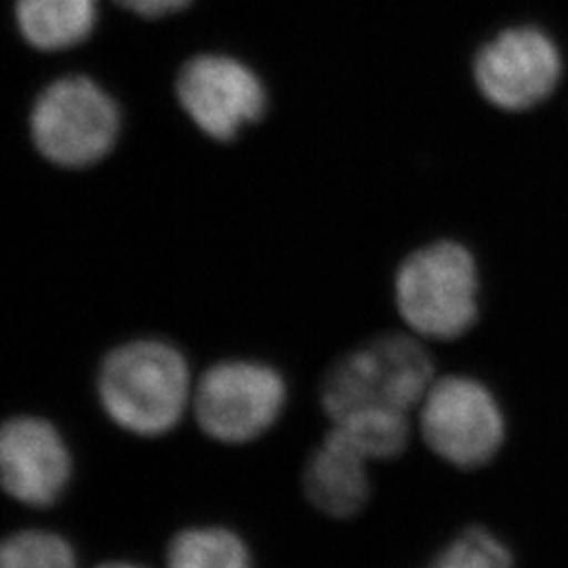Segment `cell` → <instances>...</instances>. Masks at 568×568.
<instances>
[{"label": "cell", "mask_w": 568, "mask_h": 568, "mask_svg": "<svg viewBox=\"0 0 568 568\" xmlns=\"http://www.w3.org/2000/svg\"><path fill=\"white\" fill-rule=\"evenodd\" d=\"M196 366L163 335H135L112 345L95 371V403L124 434L161 438L192 410Z\"/></svg>", "instance_id": "1"}, {"label": "cell", "mask_w": 568, "mask_h": 568, "mask_svg": "<svg viewBox=\"0 0 568 568\" xmlns=\"http://www.w3.org/2000/svg\"><path fill=\"white\" fill-rule=\"evenodd\" d=\"M26 126L42 163L65 173H87L116 154L126 112L105 82L89 72H65L42 82Z\"/></svg>", "instance_id": "2"}, {"label": "cell", "mask_w": 568, "mask_h": 568, "mask_svg": "<svg viewBox=\"0 0 568 568\" xmlns=\"http://www.w3.org/2000/svg\"><path fill=\"white\" fill-rule=\"evenodd\" d=\"M436 377L424 339L408 331H386L326 366L314 398L326 424L371 408L415 415Z\"/></svg>", "instance_id": "3"}, {"label": "cell", "mask_w": 568, "mask_h": 568, "mask_svg": "<svg viewBox=\"0 0 568 568\" xmlns=\"http://www.w3.org/2000/svg\"><path fill=\"white\" fill-rule=\"evenodd\" d=\"M480 270L466 244L438 239L413 248L394 274V305L424 342H457L480 318Z\"/></svg>", "instance_id": "4"}, {"label": "cell", "mask_w": 568, "mask_h": 568, "mask_svg": "<svg viewBox=\"0 0 568 568\" xmlns=\"http://www.w3.org/2000/svg\"><path fill=\"white\" fill-rule=\"evenodd\" d=\"M288 403L283 368L260 356H224L196 373L192 417L213 443L246 447L281 426Z\"/></svg>", "instance_id": "5"}, {"label": "cell", "mask_w": 568, "mask_h": 568, "mask_svg": "<svg viewBox=\"0 0 568 568\" xmlns=\"http://www.w3.org/2000/svg\"><path fill=\"white\" fill-rule=\"evenodd\" d=\"M419 447L445 466L480 471L508 447V408L483 379L438 375L415 410Z\"/></svg>", "instance_id": "6"}, {"label": "cell", "mask_w": 568, "mask_h": 568, "mask_svg": "<svg viewBox=\"0 0 568 568\" xmlns=\"http://www.w3.org/2000/svg\"><path fill=\"white\" fill-rule=\"evenodd\" d=\"M173 98L192 129L217 145L241 142L272 110L262 74L224 51L185 58L173 74Z\"/></svg>", "instance_id": "7"}, {"label": "cell", "mask_w": 568, "mask_h": 568, "mask_svg": "<svg viewBox=\"0 0 568 568\" xmlns=\"http://www.w3.org/2000/svg\"><path fill=\"white\" fill-rule=\"evenodd\" d=\"M471 74L488 105L506 114H525L556 93L562 55L544 30L518 26L499 32L476 53Z\"/></svg>", "instance_id": "8"}, {"label": "cell", "mask_w": 568, "mask_h": 568, "mask_svg": "<svg viewBox=\"0 0 568 568\" xmlns=\"http://www.w3.org/2000/svg\"><path fill=\"white\" fill-rule=\"evenodd\" d=\"M72 450L60 427L39 413L0 422V487L32 508L53 506L72 478Z\"/></svg>", "instance_id": "9"}, {"label": "cell", "mask_w": 568, "mask_h": 568, "mask_svg": "<svg viewBox=\"0 0 568 568\" xmlns=\"http://www.w3.org/2000/svg\"><path fill=\"white\" fill-rule=\"evenodd\" d=\"M302 493L312 509L328 520H354L373 501L377 466L342 432L326 426L302 467Z\"/></svg>", "instance_id": "10"}, {"label": "cell", "mask_w": 568, "mask_h": 568, "mask_svg": "<svg viewBox=\"0 0 568 568\" xmlns=\"http://www.w3.org/2000/svg\"><path fill=\"white\" fill-rule=\"evenodd\" d=\"M13 21L32 51L60 55L89 41L100 21V0H16Z\"/></svg>", "instance_id": "11"}, {"label": "cell", "mask_w": 568, "mask_h": 568, "mask_svg": "<svg viewBox=\"0 0 568 568\" xmlns=\"http://www.w3.org/2000/svg\"><path fill=\"white\" fill-rule=\"evenodd\" d=\"M169 568H255L251 549L227 528H192L169 548Z\"/></svg>", "instance_id": "12"}, {"label": "cell", "mask_w": 568, "mask_h": 568, "mask_svg": "<svg viewBox=\"0 0 568 568\" xmlns=\"http://www.w3.org/2000/svg\"><path fill=\"white\" fill-rule=\"evenodd\" d=\"M422 568H516V558L501 535L485 525H469Z\"/></svg>", "instance_id": "13"}, {"label": "cell", "mask_w": 568, "mask_h": 568, "mask_svg": "<svg viewBox=\"0 0 568 568\" xmlns=\"http://www.w3.org/2000/svg\"><path fill=\"white\" fill-rule=\"evenodd\" d=\"M0 568H77V560L58 535L23 530L0 541Z\"/></svg>", "instance_id": "14"}, {"label": "cell", "mask_w": 568, "mask_h": 568, "mask_svg": "<svg viewBox=\"0 0 568 568\" xmlns=\"http://www.w3.org/2000/svg\"><path fill=\"white\" fill-rule=\"evenodd\" d=\"M126 13L142 20H164L178 16L190 7L192 0H112Z\"/></svg>", "instance_id": "15"}, {"label": "cell", "mask_w": 568, "mask_h": 568, "mask_svg": "<svg viewBox=\"0 0 568 568\" xmlns=\"http://www.w3.org/2000/svg\"><path fill=\"white\" fill-rule=\"evenodd\" d=\"M100 568H142L135 567V565H126V562H112V565H103Z\"/></svg>", "instance_id": "16"}]
</instances>
